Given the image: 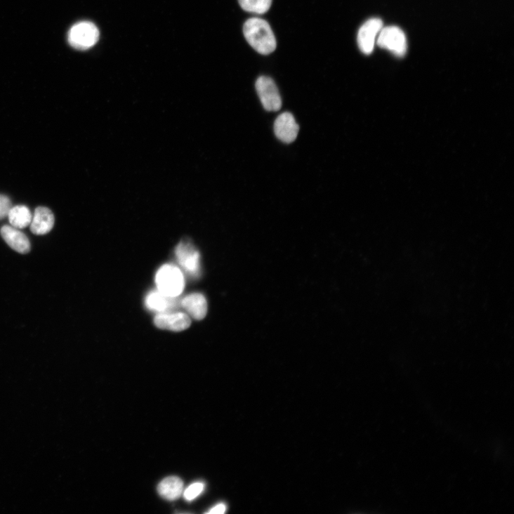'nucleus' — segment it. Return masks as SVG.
<instances>
[{
	"mask_svg": "<svg viewBox=\"0 0 514 514\" xmlns=\"http://www.w3.org/2000/svg\"><path fill=\"white\" fill-rule=\"evenodd\" d=\"M244 35L250 46L261 55H268L277 48V40L270 24L261 18L249 19L244 25Z\"/></svg>",
	"mask_w": 514,
	"mask_h": 514,
	"instance_id": "1",
	"label": "nucleus"
},
{
	"mask_svg": "<svg viewBox=\"0 0 514 514\" xmlns=\"http://www.w3.org/2000/svg\"><path fill=\"white\" fill-rule=\"evenodd\" d=\"M155 282L161 293L177 297L185 288V279L180 270L174 265H165L157 272Z\"/></svg>",
	"mask_w": 514,
	"mask_h": 514,
	"instance_id": "2",
	"label": "nucleus"
},
{
	"mask_svg": "<svg viewBox=\"0 0 514 514\" xmlns=\"http://www.w3.org/2000/svg\"><path fill=\"white\" fill-rule=\"evenodd\" d=\"M100 37L97 26L91 22L84 21L74 25L68 33L70 45L78 51H87L95 46Z\"/></svg>",
	"mask_w": 514,
	"mask_h": 514,
	"instance_id": "3",
	"label": "nucleus"
},
{
	"mask_svg": "<svg viewBox=\"0 0 514 514\" xmlns=\"http://www.w3.org/2000/svg\"><path fill=\"white\" fill-rule=\"evenodd\" d=\"M376 44L381 48L388 50L397 57L402 58L407 51V41L404 32L399 27H383L376 39Z\"/></svg>",
	"mask_w": 514,
	"mask_h": 514,
	"instance_id": "4",
	"label": "nucleus"
},
{
	"mask_svg": "<svg viewBox=\"0 0 514 514\" xmlns=\"http://www.w3.org/2000/svg\"><path fill=\"white\" fill-rule=\"evenodd\" d=\"M256 90L264 108L269 112L279 111L282 105L275 82L269 77L261 76L256 81Z\"/></svg>",
	"mask_w": 514,
	"mask_h": 514,
	"instance_id": "5",
	"label": "nucleus"
},
{
	"mask_svg": "<svg viewBox=\"0 0 514 514\" xmlns=\"http://www.w3.org/2000/svg\"><path fill=\"white\" fill-rule=\"evenodd\" d=\"M383 28V22L378 18H372L367 20L360 27L357 42L360 51L365 55L372 53L377 37Z\"/></svg>",
	"mask_w": 514,
	"mask_h": 514,
	"instance_id": "6",
	"label": "nucleus"
},
{
	"mask_svg": "<svg viewBox=\"0 0 514 514\" xmlns=\"http://www.w3.org/2000/svg\"><path fill=\"white\" fill-rule=\"evenodd\" d=\"M178 263L190 275H199L200 269V254L190 242H182L176 248Z\"/></svg>",
	"mask_w": 514,
	"mask_h": 514,
	"instance_id": "7",
	"label": "nucleus"
},
{
	"mask_svg": "<svg viewBox=\"0 0 514 514\" xmlns=\"http://www.w3.org/2000/svg\"><path fill=\"white\" fill-rule=\"evenodd\" d=\"M274 131L276 137L280 141L289 144L296 140L298 134L299 126L292 114L284 112L276 119Z\"/></svg>",
	"mask_w": 514,
	"mask_h": 514,
	"instance_id": "8",
	"label": "nucleus"
},
{
	"mask_svg": "<svg viewBox=\"0 0 514 514\" xmlns=\"http://www.w3.org/2000/svg\"><path fill=\"white\" fill-rule=\"evenodd\" d=\"M154 322L159 329L174 331L185 330L192 323L189 316L183 312L160 313L154 317Z\"/></svg>",
	"mask_w": 514,
	"mask_h": 514,
	"instance_id": "9",
	"label": "nucleus"
},
{
	"mask_svg": "<svg viewBox=\"0 0 514 514\" xmlns=\"http://www.w3.org/2000/svg\"><path fill=\"white\" fill-rule=\"evenodd\" d=\"M145 305L149 310L160 313L171 312L180 307L178 296H169L159 291L150 292L146 297Z\"/></svg>",
	"mask_w": 514,
	"mask_h": 514,
	"instance_id": "10",
	"label": "nucleus"
},
{
	"mask_svg": "<svg viewBox=\"0 0 514 514\" xmlns=\"http://www.w3.org/2000/svg\"><path fill=\"white\" fill-rule=\"evenodd\" d=\"M55 225V217L52 211L44 206H39L35 209L30 223L31 232L37 235H44L49 233Z\"/></svg>",
	"mask_w": 514,
	"mask_h": 514,
	"instance_id": "11",
	"label": "nucleus"
},
{
	"mask_svg": "<svg viewBox=\"0 0 514 514\" xmlns=\"http://www.w3.org/2000/svg\"><path fill=\"white\" fill-rule=\"evenodd\" d=\"M0 233L6 242L15 251L20 253L29 252V240L19 229L5 225L0 230Z\"/></svg>",
	"mask_w": 514,
	"mask_h": 514,
	"instance_id": "12",
	"label": "nucleus"
},
{
	"mask_svg": "<svg viewBox=\"0 0 514 514\" xmlns=\"http://www.w3.org/2000/svg\"><path fill=\"white\" fill-rule=\"evenodd\" d=\"M183 308L196 320L203 319L207 313V303L205 297L199 293L187 296L182 301Z\"/></svg>",
	"mask_w": 514,
	"mask_h": 514,
	"instance_id": "13",
	"label": "nucleus"
},
{
	"mask_svg": "<svg viewBox=\"0 0 514 514\" xmlns=\"http://www.w3.org/2000/svg\"><path fill=\"white\" fill-rule=\"evenodd\" d=\"M157 491L162 498L169 501H175L183 495L184 484L179 477H169L160 482Z\"/></svg>",
	"mask_w": 514,
	"mask_h": 514,
	"instance_id": "14",
	"label": "nucleus"
},
{
	"mask_svg": "<svg viewBox=\"0 0 514 514\" xmlns=\"http://www.w3.org/2000/svg\"><path fill=\"white\" fill-rule=\"evenodd\" d=\"M8 218L12 227L20 230L30 225L32 216L26 206L18 205L11 208Z\"/></svg>",
	"mask_w": 514,
	"mask_h": 514,
	"instance_id": "15",
	"label": "nucleus"
},
{
	"mask_svg": "<svg viewBox=\"0 0 514 514\" xmlns=\"http://www.w3.org/2000/svg\"><path fill=\"white\" fill-rule=\"evenodd\" d=\"M240 7L246 12L263 15L269 11L272 0H238Z\"/></svg>",
	"mask_w": 514,
	"mask_h": 514,
	"instance_id": "16",
	"label": "nucleus"
},
{
	"mask_svg": "<svg viewBox=\"0 0 514 514\" xmlns=\"http://www.w3.org/2000/svg\"><path fill=\"white\" fill-rule=\"evenodd\" d=\"M204 490V484L202 482H196L191 485L185 492L184 498L191 501L198 497Z\"/></svg>",
	"mask_w": 514,
	"mask_h": 514,
	"instance_id": "17",
	"label": "nucleus"
},
{
	"mask_svg": "<svg viewBox=\"0 0 514 514\" xmlns=\"http://www.w3.org/2000/svg\"><path fill=\"white\" fill-rule=\"evenodd\" d=\"M12 207L10 198L6 195H0V220L8 218Z\"/></svg>",
	"mask_w": 514,
	"mask_h": 514,
	"instance_id": "18",
	"label": "nucleus"
},
{
	"mask_svg": "<svg viewBox=\"0 0 514 514\" xmlns=\"http://www.w3.org/2000/svg\"><path fill=\"white\" fill-rule=\"evenodd\" d=\"M227 510V506L225 503H220L218 505H216V506H213L209 512L208 513L210 514H223L225 513Z\"/></svg>",
	"mask_w": 514,
	"mask_h": 514,
	"instance_id": "19",
	"label": "nucleus"
}]
</instances>
